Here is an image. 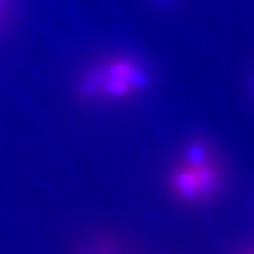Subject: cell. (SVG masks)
I'll list each match as a JSON object with an SVG mask.
<instances>
[{
	"instance_id": "3",
	"label": "cell",
	"mask_w": 254,
	"mask_h": 254,
	"mask_svg": "<svg viewBox=\"0 0 254 254\" xmlns=\"http://www.w3.org/2000/svg\"><path fill=\"white\" fill-rule=\"evenodd\" d=\"M77 254H126L124 245L109 236H94L78 245Z\"/></svg>"
},
{
	"instance_id": "1",
	"label": "cell",
	"mask_w": 254,
	"mask_h": 254,
	"mask_svg": "<svg viewBox=\"0 0 254 254\" xmlns=\"http://www.w3.org/2000/svg\"><path fill=\"white\" fill-rule=\"evenodd\" d=\"M147 86V72L139 60L115 54L94 63L78 81L80 97L92 101L120 103L138 95Z\"/></svg>"
},
{
	"instance_id": "4",
	"label": "cell",
	"mask_w": 254,
	"mask_h": 254,
	"mask_svg": "<svg viewBox=\"0 0 254 254\" xmlns=\"http://www.w3.org/2000/svg\"><path fill=\"white\" fill-rule=\"evenodd\" d=\"M15 0H0V31H2L11 19Z\"/></svg>"
},
{
	"instance_id": "2",
	"label": "cell",
	"mask_w": 254,
	"mask_h": 254,
	"mask_svg": "<svg viewBox=\"0 0 254 254\" xmlns=\"http://www.w3.org/2000/svg\"><path fill=\"white\" fill-rule=\"evenodd\" d=\"M219 169L202 144H193L179 158L170 173V189L183 201H201L217 186Z\"/></svg>"
}]
</instances>
